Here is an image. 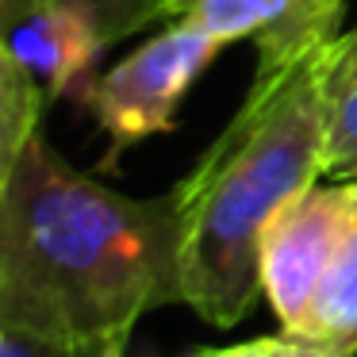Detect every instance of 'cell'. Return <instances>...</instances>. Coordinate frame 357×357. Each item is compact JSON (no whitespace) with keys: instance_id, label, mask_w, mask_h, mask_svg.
Masks as SVG:
<instances>
[{"instance_id":"cell-1","label":"cell","mask_w":357,"mask_h":357,"mask_svg":"<svg viewBox=\"0 0 357 357\" xmlns=\"http://www.w3.org/2000/svg\"><path fill=\"white\" fill-rule=\"evenodd\" d=\"M169 303H181L173 188L165 196L108 188L43 135L0 165V326L108 342Z\"/></svg>"},{"instance_id":"cell-2","label":"cell","mask_w":357,"mask_h":357,"mask_svg":"<svg viewBox=\"0 0 357 357\" xmlns=\"http://www.w3.org/2000/svg\"><path fill=\"white\" fill-rule=\"evenodd\" d=\"M334 43L254 85L200 162L173 185L181 227V303L204 323L238 326L261 296V234L280 208L326 177V70Z\"/></svg>"},{"instance_id":"cell-3","label":"cell","mask_w":357,"mask_h":357,"mask_svg":"<svg viewBox=\"0 0 357 357\" xmlns=\"http://www.w3.org/2000/svg\"><path fill=\"white\" fill-rule=\"evenodd\" d=\"M223 47L227 43H219L215 35L173 20L165 31L150 35L123 62H116L100 77H89L73 93L81 108L96 119V127L108 135L104 169H116L119 154L139 146L142 139L173 131L185 93Z\"/></svg>"},{"instance_id":"cell-4","label":"cell","mask_w":357,"mask_h":357,"mask_svg":"<svg viewBox=\"0 0 357 357\" xmlns=\"http://www.w3.org/2000/svg\"><path fill=\"white\" fill-rule=\"evenodd\" d=\"M349 219V181L307 188L269 219L261 234V292L280 331L296 334L315 300Z\"/></svg>"},{"instance_id":"cell-5","label":"cell","mask_w":357,"mask_h":357,"mask_svg":"<svg viewBox=\"0 0 357 357\" xmlns=\"http://www.w3.org/2000/svg\"><path fill=\"white\" fill-rule=\"evenodd\" d=\"M346 0H169L165 20H181L219 43L250 39L257 66H280L338 39Z\"/></svg>"},{"instance_id":"cell-6","label":"cell","mask_w":357,"mask_h":357,"mask_svg":"<svg viewBox=\"0 0 357 357\" xmlns=\"http://www.w3.org/2000/svg\"><path fill=\"white\" fill-rule=\"evenodd\" d=\"M4 47L39 77L47 100H54V96H73L93 77L104 39L77 8L47 0L39 12L4 31Z\"/></svg>"},{"instance_id":"cell-7","label":"cell","mask_w":357,"mask_h":357,"mask_svg":"<svg viewBox=\"0 0 357 357\" xmlns=\"http://www.w3.org/2000/svg\"><path fill=\"white\" fill-rule=\"evenodd\" d=\"M296 338L331 357H357V177H349V219Z\"/></svg>"},{"instance_id":"cell-8","label":"cell","mask_w":357,"mask_h":357,"mask_svg":"<svg viewBox=\"0 0 357 357\" xmlns=\"http://www.w3.org/2000/svg\"><path fill=\"white\" fill-rule=\"evenodd\" d=\"M326 177H357V27L334 39L326 70Z\"/></svg>"},{"instance_id":"cell-9","label":"cell","mask_w":357,"mask_h":357,"mask_svg":"<svg viewBox=\"0 0 357 357\" xmlns=\"http://www.w3.org/2000/svg\"><path fill=\"white\" fill-rule=\"evenodd\" d=\"M47 104V89L31 70L0 47V165H8L31 135H39V116Z\"/></svg>"},{"instance_id":"cell-10","label":"cell","mask_w":357,"mask_h":357,"mask_svg":"<svg viewBox=\"0 0 357 357\" xmlns=\"http://www.w3.org/2000/svg\"><path fill=\"white\" fill-rule=\"evenodd\" d=\"M58 4L77 8L81 16L96 27L104 47L142 31V27H150L154 20H165V8H169V0H58Z\"/></svg>"},{"instance_id":"cell-11","label":"cell","mask_w":357,"mask_h":357,"mask_svg":"<svg viewBox=\"0 0 357 357\" xmlns=\"http://www.w3.org/2000/svg\"><path fill=\"white\" fill-rule=\"evenodd\" d=\"M100 342H66L47 334L0 326V357H96Z\"/></svg>"},{"instance_id":"cell-12","label":"cell","mask_w":357,"mask_h":357,"mask_svg":"<svg viewBox=\"0 0 357 357\" xmlns=\"http://www.w3.org/2000/svg\"><path fill=\"white\" fill-rule=\"evenodd\" d=\"M188 357H273V334L269 338H254V342H238V346H208Z\"/></svg>"},{"instance_id":"cell-13","label":"cell","mask_w":357,"mask_h":357,"mask_svg":"<svg viewBox=\"0 0 357 357\" xmlns=\"http://www.w3.org/2000/svg\"><path fill=\"white\" fill-rule=\"evenodd\" d=\"M273 357H331L326 349H319L315 342H303L296 334H273Z\"/></svg>"},{"instance_id":"cell-14","label":"cell","mask_w":357,"mask_h":357,"mask_svg":"<svg viewBox=\"0 0 357 357\" xmlns=\"http://www.w3.org/2000/svg\"><path fill=\"white\" fill-rule=\"evenodd\" d=\"M43 4H47V0H0V31H12L20 20L39 12Z\"/></svg>"},{"instance_id":"cell-15","label":"cell","mask_w":357,"mask_h":357,"mask_svg":"<svg viewBox=\"0 0 357 357\" xmlns=\"http://www.w3.org/2000/svg\"><path fill=\"white\" fill-rule=\"evenodd\" d=\"M123 349H127V338H108L96 346V357H127Z\"/></svg>"}]
</instances>
